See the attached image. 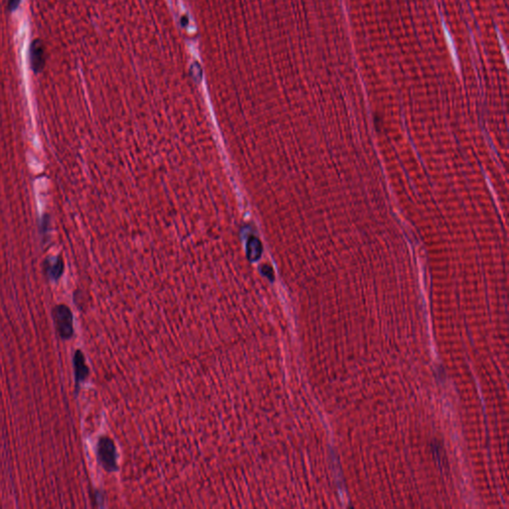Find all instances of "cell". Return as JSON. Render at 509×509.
Wrapping results in <instances>:
<instances>
[{"label":"cell","instance_id":"obj_1","mask_svg":"<svg viewBox=\"0 0 509 509\" xmlns=\"http://www.w3.org/2000/svg\"><path fill=\"white\" fill-rule=\"evenodd\" d=\"M56 330L62 339H69L73 336V314L66 306L60 305L53 309Z\"/></svg>","mask_w":509,"mask_h":509},{"label":"cell","instance_id":"obj_2","mask_svg":"<svg viewBox=\"0 0 509 509\" xmlns=\"http://www.w3.org/2000/svg\"><path fill=\"white\" fill-rule=\"evenodd\" d=\"M98 457L106 471L111 472L115 470V449L109 437H102L100 439L98 445Z\"/></svg>","mask_w":509,"mask_h":509},{"label":"cell","instance_id":"obj_3","mask_svg":"<svg viewBox=\"0 0 509 509\" xmlns=\"http://www.w3.org/2000/svg\"><path fill=\"white\" fill-rule=\"evenodd\" d=\"M30 59H31V67L35 73H39L45 66V52L44 46L39 39H35L30 48Z\"/></svg>","mask_w":509,"mask_h":509},{"label":"cell","instance_id":"obj_4","mask_svg":"<svg viewBox=\"0 0 509 509\" xmlns=\"http://www.w3.org/2000/svg\"><path fill=\"white\" fill-rule=\"evenodd\" d=\"M74 369H75V378L77 384L85 381L89 375V369L85 363V358L83 353L80 350H77L74 355Z\"/></svg>","mask_w":509,"mask_h":509},{"label":"cell","instance_id":"obj_5","mask_svg":"<svg viewBox=\"0 0 509 509\" xmlns=\"http://www.w3.org/2000/svg\"><path fill=\"white\" fill-rule=\"evenodd\" d=\"M261 253H262V250H261V244H260V242L256 238H252L249 241V244H248V256H249V258L251 260H253V261H256L261 256Z\"/></svg>","mask_w":509,"mask_h":509},{"label":"cell","instance_id":"obj_6","mask_svg":"<svg viewBox=\"0 0 509 509\" xmlns=\"http://www.w3.org/2000/svg\"><path fill=\"white\" fill-rule=\"evenodd\" d=\"M63 263L61 260H59L51 268H48V274L52 280H58L63 273Z\"/></svg>","mask_w":509,"mask_h":509},{"label":"cell","instance_id":"obj_7","mask_svg":"<svg viewBox=\"0 0 509 509\" xmlns=\"http://www.w3.org/2000/svg\"><path fill=\"white\" fill-rule=\"evenodd\" d=\"M190 74L195 81L200 82L201 78H202V69H201L199 63L195 62L192 64V66L190 68Z\"/></svg>","mask_w":509,"mask_h":509},{"label":"cell","instance_id":"obj_8","mask_svg":"<svg viewBox=\"0 0 509 509\" xmlns=\"http://www.w3.org/2000/svg\"><path fill=\"white\" fill-rule=\"evenodd\" d=\"M19 3H20V0H9V3H8L9 10L14 11L15 9H17Z\"/></svg>","mask_w":509,"mask_h":509},{"label":"cell","instance_id":"obj_9","mask_svg":"<svg viewBox=\"0 0 509 509\" xmlns=\"http://www.w3.org/2000/svg\"><path fill=\"white\" fill-rule=\"evenodd\" d=\"M181 24L183 26H186L188 24V18L186 16H183L181 18Z\"/></svg>","mask_w":509,"mask_h":509}]
</instances>
